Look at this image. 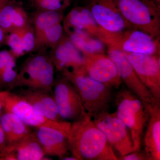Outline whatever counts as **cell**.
I'll list each match as a JSON object with an SVG mask.
<instances>
[{"label":"cell","mask_w":160,"mask_h":160,"mask_svg":"<svg viewBox=\"0 0 160 160\" xmlns=\"http://www.w3.org/2000/svg\"><path fill=\"white\" fill-rule=\"evenodd\" d=\"M69 151L78 160H117L113 148L89 115L71 124Z\"/></svg>","instance_id":"6da1fadb"},{"label":"cell","mask_w":160,"mask_h":160,"mask_svg":"<svg viewBox=\"0 0 160 160\" xmlns=\"http://www.w3.org/2000/svg\"><path fill=\"white\" fill-rule=\"evenodd\" d=\"M62 73L74 86L90 117L95 118L108 111L113 98V87L92 79L85 72L64 71Z\"/></svg>","instance_id":"7a4b0ae2"},{"label":"cell","mask_w":160,"mask_h":160,"mask_svg":"<svg viewBox=\"0 0 160 160\" xmlns=\"http://www.w3.org/2000/svg\"><path fill=\"white\" fill-rule=\"evenodd\" d=\"M116 102L117 116L130 131L134 152L140 151L148 112L139 98L126 87L118 92Z\"/></svg>","instance_id":"3957f363"},{"label":"cell","mask_w":160,"mask_h":160,"mask_svg":"<svg viewBox=\"0 0 160 160\" xmlns=\"http://www.w3.org/2000/svg\"><path fill=\"white\" fill-rule=\"evenodd\" d=\"M119 10L132 28L160 38V4L153 0H114Z\"/></svg>","instance_id":"277c9868"},{"label":"cell","mask_w":160,"mask_h":160,"mask_svg":"<svg viewBox=\"0 0 160 160\" xmlns=\"http://www.w3.org/2000/svg\"><path fill=\"white\" fill-rule=\"evenodd\" d=\"M54 66L50 56L39 52L29 58L18 72V87L40 89L52 93Z\"/></svg>","instance_id":"5b68a950"},{"label":"cell","mask_w":160,"mask_h":160,"mask_svg":"<svg viewBox=\"0 0 160 160\" xmlns=\"http://www.w3.org/2000/svg\"><path fill=\"white\" fill-rule=\"evenodd\" d=\"M100 40L108 47L128 53L160 55V38L154 39L134 28L110 34L102 32Z\"/></svg>","instance_id":"8992f818"},{"label":"cell","mask_w":160,"mask_h":160,"mask_svg":"<svg viewBox=\"0 0 160 160\" xmlns=\"http://www.w3.org/2000/svg\"><path fill=\"white\" fill-rule=\"evenodd\" d=\"M112 148L121 156L134 152L129 129L117 117L116 112H102L93 120Z\"/></svg>","instance_id":"52a82bcc"},{"label":"cell","mask_w":160,"mask_h":160,"mask_svg":"<svg viewBox=\"0 0 160 160\" xmlns=\"http://www.w3.org/2000/svg\"><path fill=\"white\" fill-rule=\"evenodd\" d=\"M108 47V55L116 65L122 82L126 88L139 98L145 108L154 103L160 104L140 80L125 52L114 47Z\"/></svg>","instance_id":"ba28073f"},{"label":"cell","mask_w":160,"mask_h":160,"mask_svg":"<svg viewBox=\"0 0 160 160\" xmlns=\"http://www.w3.org/2000/svg\"><path fill=\"white\" fill-rule=\"evenodd\" d=\"M53 98L60 116L63 120L80 121L87 116V112L77 92L65 78L54 82Z\"/></svg>","instance_id":"9c48e42d"},{"label":"cell","mask_w":160,"mask_h":160,"mask_svg":"<svg viewBox=\"0 0 160 160\" xmlns=\"http://www.w3.org/2000/svg\"><path fill=\"white\" fill-rule=\"evenodd\" d=\"M125 53L140 80L160 103V55Z\"/></svg>","instance_id":"30bf717a"},{"label":"cell","mask_w":160,"mask_h":160,"mask_svg":"<svg viewBox=\"0 0 160 160\" xmlns=\"http://www.w3.org/2000/svg\"><path fill=\"white\" fill-rule=\"evenodd\" d=\"M4 111L14 113L30 127L48 126L66 130H70L71 127V124L69 122H57L45 117L18 95L10 92L5 100Z\"/></svg>","instance_id":"8fae6325"},{"label":"cell","mask_w":160,"mask_h":160,"mask_svg":"<svg viewBox=\"0 0 160 160\" xmlns=\"http://www.w3.org/2000/svg\"><path fill=\"white\" fill-rule=\"evenodd\" d=\"M88 8L102 32L116 34L132 29L123 17L114 0H90Z\"/></svg>","instance_id":"7c38bea8"},{"label":"cell","mask_w":160,"mask_h":160,"mask_svg":"<svg viewBox=\"0 0 160 160\" xmlns=\"http://www.w3.org/2000/svg\"><path fill=\"white\" fill-rule=\"evenodd\" d=\"M84 55V54H83ZM85 73L92 79L119 89L122 82L114 62L104 53L84 55Z\"/></svg>","instance_id":"4fadbf2b"},{"label":"cell","mask_w":160,"mask_h":160,"mask_svg":"<svg viewBox=\"0 0 160 160\" xmlns=\"http://www.w3.org/2000/svg\"><path fill=\"white\" fill-rule=\"evenodd\" d=\"M50 57L54 67L62 72H85L84 55L65 35L58 46L52 49Z\"/></svg>","instance_id":"5bb4252c"},{"label":"cell","mask_w":160,"mask_h":160,"mask_svg":"<svg viewBox=\"0 0 160 160\" xmlns=\"http://www.w3.org/2000/svg\"><path fill=\"white\" fill-rule=\"evenodd\" d=\"M69 130L48 126L36 128V135L45 153L62 159L69 151L68 136Z\"/></svg>","instance_id":"9a60e30c"},{"label":"cell","mask_w":160,"mask_h":160,"mask_svg":"<svg viewBox=\"0 0 160 160\" xmlns=\"http://www.w3.org/2000/svg\"><path fill=\"white\" fill-rule=\"evenodd\" d=\"M51 94L44 90L26 88L21 89L18 95L45 117L57 122L64 121L60 116L54 98Z\"/></svg>","instance_id":"2e32d148"},{"label":"cell","mask_w":160,"mask_h":160,"mask_svg":"<svg viewBox=\"0 0 160 160\" xmlns=\"http://www.w3.org/2000/svg\"><path fill=\"white\" fill-rule=\"evenodd\" d=\"M46 155L33 132L18 143L7 146L0 160H39L44 159Z\"/></svg>","instance_id":"e0dca14e"},{"label":"cell","mask_w":160,"mask_h":160,"mask_svg":"<svg viewBox=\"0 0 160 160\" xmlns=\"http://www.w3.org/2000/svg\"><path fill=\"white\" fill-rule=\"evenodd\" d=\"M149 118L144 135L145 154L148 160H160V107L154 103L146 107Z\"/></svg>","instance_id":"ac0fdd59"},{"label":"cell","mask_w":160,"mask_h":160,"mask_svg":"<svg viewBox=\"0 0 160 160\" xmlns=\"http://www.w3.org/2000/svg\"><path fill=\"white\" fill-rule=\"evenodd\" d=\"M63 28L86 32L100 39L101 29L88 7H76L72 9L64 19Z\"/></svg>","instance_id":"d6986e66"},{"label":"cell","mask_w":160,"mask_h":160,"mask_svg":"<svg viewBox=\"0 0 160 160\" xmlns=\"http://www.w3.org/2000/svg\"><path fill=\"white\" fill-rule=\"evenodd\" d=\"M0 125L5 132L8 146L18 143L32 132L30 126L9 112L4 111L0 115Z\"/></svg>","instance_id":"ffe728a7"},{"label":"cell","mask_w":160,"mask_h":160,"mask_svg":"<svg viewBox=\"0 0 160 160\" xmlns=\"http://www.w3.org/2000/svg\"><path fill=\"white\" fill-rule=\"evenodd\" d=\"M64 29L72 42L83 54L104 53L105 44L98 38L82 30Z\"/></svg>","instance_id":"44dd1931"},{"label":"cell","mask_w":160,"mask_h":160,"mask_svg":"<svg viewBox=\"0 0 160 160\" xmlns=\"http://www.w3.org/2000/svg\"><path fill=\"white\" fill-rule=\"evenodd\" d=\"M65 31L62 23H58L45 29L35 36V49H43L45 47L53 49L65 36Z\"/></svg>","instance_id":"7402d4cb"},{"label":"cell","mask_w":160,"mask_h":160,"mask_svg":"<svg viewBox=\"0 0 160 160\" xmlns=\"http://www.w3.org/2000/svg\"><path fill=\"white\" fill-rule=\"evenodd\" d=\"M63 19L62 11H39L33 19L35 36L45 29L62 23Z\"/></svg>","instance_id":"603a6c76"},{"label":"cell","mask_w":160,"mask_h":160,"mask_svg":"<svg viewBox=\"0 0 160 160\" xmlns=\"http://www.w3.org/2000/svg\"><path fill=\"white\" fill-rule=\"evenodd\" d=\"M18 5L8 2L0 9V27L6 34L12 32L16 22Z\"/></svg>","instance_id":"cb8c5ba5"},{"label":"cell","mask_w":160,"mask_h":160,"mask_svg":"<svg viewBox=\"0 0 160 160\" xmlns=\"http://www.w3.org/2000/svg\"><path fill=\"white\" fill-rule=\"evenodd\" d=\"M39 11H62L69 5V0H31Z\"/></svg>","instance_id":"d4e9b609"},{"label":"cell","mask_w":160,"mask_h":160,"mask_svg":"<svg viewBox=\"0 0 160 160\" xmlns=\"http://www.w3.org/2000/svg\"><path fill=\"white\" fill-rule=\"evenodd\" d=\"M5 42L10 47V51L17 58L26 53L20 35L19 29L10 32L8 35H6Z\"/></svg>","instance_id":"484cf974"},{"label":"cell","mask_w":160,"mask_h":160,"mask_svg":"<svg viewBox=\"0 0 160 160\" xmlns=\"http://www.w3.org/2000/svg\"><path fill=\"white\" fill-rule=\"evenodd\" d=\"M19 31L26 53L33 51L35 47V37L33 27L29 23L19 29Z\"/></svg>","instance_id":"4316f807"},{"label":"cell","mask_w":160,"mask_h":160,"mask_svg":"<svg viewBox=\"0 0 160 160\" xmlns=\"http://www.w3.org/2000/svg\"><path fill=\"white\" fill-rule=\"evenodd\" d=\"M16 59L10 50L0 51V74L7 69L16 67Z\"/></svg>","instance_id":"83f0119b"},{"label":"cell","mask_w":160,"mask_h":160,"mask_svg":"<svg viewBox=\"0 0 160 160\" xmlns=\"http://www.w3.org/2000/svg\"><path fill=\"white\" fill-rule=\"evenodd\" d=\"M139 151L133 152L126 155L121 156L120 160H147L146 155L139 152Z\"/></svg>","instance_id":"f1b7e54d"},{"label":"cell","mask_w":160,"mask_h":160,"mask_svg":"<svg viewBox=\"0 0 160 160\" xmlns=\"http://www.w3.org/2000/svg\"><path fill=\"white\" fill-rule=\"evenodd\" d=\"M8 144L5 132L3 131L2 126L0 125V153L2 154L6 151Z\"/></svg>","instance_id":"f546056e"},{"label":"cell","mask_w":160,"mask_h":160,"mask_svg":"<svg viewBox=\"0 0 160 160\" xmlns=\"http://www.w3.org/2000/svg\"><path fill=\"white\" fill-rule=\"evenodd\" d=\"M9 92L8 90L0 91V115L2 113L3 110L4 111L5 100Z\"/></svg>","instance_id":"4dcf8cb0"},{"label":"cell","mask_w":160,"mask_h":160,"mask_svg":"<svg viewBox=\"0 0 160 160\" xmlns=\"http://www.w3.org/2000/svg\"><path fill=\"white\" fill-rule=\"evenodd\" d=\"M6 34L0 27V47L5 42Z\"/></svg>","instance_id":"1f68e13d"},{"label":"cell","mask_w":160,"mask_h":160,"mask_svg":"<svg viewBox=\"0 0 160 160\" xmlns=\"http://www.w3.org/2000/svg\"><path fill=\"white\" fill-rule=\"evenodd\" d=\"M62 160H78L76 158H74V157H64Z\"/></svg>","instance_id":"d6a6232c"},{"label":"cell","mask_w":160,"mask_h":160,"mask_svg":"<svg viewBox=\"0 0 160 160\" xmlns=\"http://www.w3.org/2000/svg\"><path fill=\"white\" fill-rule=\"evenodd\" d=\"M9 0L8 1H3V2H0V9L2 8V7L3 6H4L5 4H6L7 2H9Z\"/></svg>","instance_id":"836d02e7"},{"label":"cell","mask_w":160,"mask_h":160,"mask_svg":"<svg viewBox=\"0 0 160 160\" xmlns=\"http://www.w3.org/2000/svg\"><path fill=\"white\" fill-rule=\"evenodd\" d=\"M153 1H155V2H156L158 4H160V0H153Z\"/></svg>","instance_id":"e575fe53"},{"label":"cell","mask_w":160,"mask_h":160,"mask_svg":"<svg viewBox=\"0 0 160 160\" xmlns=\"http://www.w3.org/2000/svg\"><path fill=\"white\" fill-rule=\"evenodd\" d=\"M6 1V0H0V2H3V1Z\"/></svg>","instance_id":"d590c367"},{"label":"cell","mask_w":160,"mask_h":160,"mask_svg":"<svg viewBox=\"0 0 160 160\" xmlns=\"http://www.w3.org/2000/svg\"><path fill=\"white\" fill-rule=\"evenodd\" d=\"M1 157H2V154L0 153V158H1Z\"/></svg>","instance_id":"8d00e7d4"}]
</instances>
